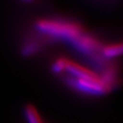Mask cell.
<instances>
[{"label":"cell","mask_w":123,"mask_h":123,"mask_svg":"<svg viewBox=\"0 0 123 123\" xmlns=\"http://www.w3.org/2000/svg\"><path fill=\"white\" fill-rule=\"evenodd\" d=\"M42 33L52 37L62 39L71 43L80 37L85 32L80 25L74 22L59 20H40L37 24Z\"/></svg>","instance_id":"cell-1"},{"label":"cell","mask_w":123,"mask_h":123,"mask_svg":"<svg viewBox=\"0 0 123 123\" xmlns=\"http://www.w3.org/2000/svg\"><path fill=\"white\" fill-rule=\"evenodd\" d=\"M66 83L82 93L93 96L103 95L111 91L101 77L96 79H80L71 76L67 77Z\"/></svg>","instance_id":"cell-2"},{"label":"cell","mask_w":123,"mask_h":123,"mask_svg":"<svg viewBox=\"0 0 123 123\" xmlns=\"http://www.w3.org/2000/svg\"><path fill=\"white\" fill-rule=\"evenodd\" d=\"M25 113L28 123H44L37 109L31 105L26 106Z\"/></svg>","instance_id":"cell-5"},{"label":"cell","mask_w":123,"mask_h":123,"mask_svg":"<svg viewBox=\"0 0 123 123\" xmlns=\"http://www.w3.org/2000/svg\"><path fill=\"white\" fill-rule=\"evenodd\" d=\"M23 1H26V2H29V1H32V0H23Z\"/></svg>","instance_id":"cell-6"},{"label":"cell","mask_w":123,"mask_h":123,"mask_svg":"<svg viewBox=\"0 0 123 123\" xmlns=\"http://www.w3.org/2000/svg\"><path fill=\"white\" fill-rule=\"evenodd\" d=\"M64 71L71 74L73 77L80 79H96L100 77L97 74L92 71L91 70L86 68L76 62L65 59Z\"/></svg>","instance_id":"cell-3"},{"label":"cell","mask_w":123,"mask_h":123,"mask_svg":"<svg viewBox=\"0 0 123 123\" xmlns=\"http://www.w3.org/2000/svg\"><path fill=\"white\" fill-rule=\"evenodd\" d=\"M122 53V44H114V45H109L106 47L102 48L101 54L102 56L107 58H113L119 56Z\"/></svg>","instance_id":"cell-4"}]
</instances>
